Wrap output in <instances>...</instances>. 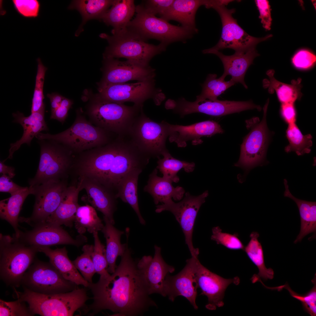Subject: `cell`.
Masks as SVG:
<instances>
[{
	"label": "cell",
	"mask_w": 316,
	"mask_h": 316,
	"mask_svg": "<svg viewBox=\"0 0 316 316\" xmlns=\"http://www.w3.org/2000/svg\"><path fill=\"white\" fill-rule=\"evenodd\" d=\"M126 242L125 251L114 272L100 276L95 283H90L88 288L93 301L83 310L85 315L93 316L108 310L114 316L142 315L150 307L157 306L149 296L131 257L128 240Z\"/></svg>",
	"instance_id": "cell-1"
},
{
	"label": "cell",
	"mask_w": 316,
	"mask_h": 316,
	"mask_svg": "<svg viewBox=\"0 0 316 316\" xmlns=\"http://www.w3.org/2000/svg\"><path fill=\"white\" fill-rule=\"evenodd\" d=\"M82 112L81 109L77 110L73 123L65 130L55 134L40 133L35 137L39 140L56 141L66 146L75 155L106 145L114 138L113 136L116 134L95 126L86 118Z\"/></svg>",
	"instance_id": "cell-2"
},
{
	"label": "cell",
	"mask_w": 316,
	"mask_h": 316,
	"mask_svg": "<svg viewBox=\"0 0 316 316\" xmlns=\"http://www.w3.org/2000/svg\"><path fill=\"white\" fill-rule=\"evenodd\" d=\"M23 288V292L14 288L15 296L28 304L34 315L73 316L77 310L84 306L89 298L86 289L83 288L54 294L40 293Z\"/></svg>",
	"instance_id": "cell-3"
},
{
	"label": "cell",
	"mask_w": 316,
	"mask_h": 316,
	"mask_svg": "<svg viewBox=\"0 0 316 316\" xmlns=\"http://www.w3.org/2000/svg\"><path fill=\"white\" fill-rule=\"evenodd\" d=\"M112 34V36L105 33L99 35L109 43L104 58H123L149 66L152 58L165 51L167 47L161 43L157 45L148 43L138 34L127 27Z\"/></svg>",
	"instance_id": "cell-4"
},
{
	"label": "cell",
	"mask_w": 316,
	"mask_h": 316,
	"mask_svg": "<svg viewBox=\"0 0 316 316\" xmlns=\"http://www.w3.org/2000/svg\"><path fill=\"white\" fill-rule=\"evenodd\" d=\"M36 248L26 245L14 235H0V275L13 288L21 285L23 276L34 261Z\"/></svg>",
	"instance_id": "cell-5"
},
{
	"label": "cell",
	"mask_w": 316,
	"mask_h": 316,
	"mask_svg": "<svg viewBox=\"0 0 316 316\" xmlns=\"http://www.w3.org/2000/svg\"><path fill=\"white\" fill-rule=\"evenodd\" d=\"M142 107L109 101L97 96L90 104L87 111L89 121L95 126L117 135H128Z\"/></svg>",
	"instance_id": "cell-6"
},
{
	"label": "cell",
	"mask_w": 316,
	"mask_h": 316,
	"mask_svg": "<svg viewBox=\"0 0 316 316\" xmlns=\"http://www.w3.org/2000/svg\"><path fill=\"white\" fill-rule=\"evenodd\" d=\"M39 140L40 162L35 176L28 180L30 186L39 185L49 181L67 180L71 174L75 154L56 141Z\"/></svg>",
	"instance_id": "cell-7"
},
{
	"label": "cell",
	"mask_w": 316,
	"mask_h": 316,
	"mask_svg": "<svg viewBox=\"0 0 316 316\" xmlns=\"http://www.w3.org/2000/svg\"><path fill=\"white\" fill-rule=\"evenodd\" d=\"M136 15L127 28L137 33L146 40L156 39L166 47L173 42H185L198 32L192 29L171 24L150 12L142 5L136 6Z\"/></svg>",
	"instance_id": "cell-8"
},
{
	"label": "cell",
	"mask_w": 316,
	"mask_h": 316,
	"mask_svg": "<svg viewBox=\"0 0 316 316\" xmlns=\"http://www.w3.org/2000/svg\"><path fill=\"white\" fill-rule=\"evenodd\" d=\"M205 6L206 8L215 10L219 14L222 23L221 37L216 45L209 48L211 49L219 51L230 48L234 50L235 52H246L272 36V35H269L257 38L250 35L233 17L235 9L227 8L226 6L223 5L222 0H207Z\"/></svg>",
	"instance_id": "cell-9"
},
{
	"label": "cell",
	"mask_w": 316,
	"mask_h": 316,
	"mask_svg": "<svg viewBox=\"0 0 316 316\" xmlns=\"http://www.w3.org/2000/svg\"><path fill=\"white\" fill-rule=\"evenodd\" d=\"M269 102L264 106L261 121L256 117L245 121L247 128L250 130L243 140L240 157L235 166L246 171L261 164L265 159L269 138L266 119Z\"/></svg>",
	"instance_id": "cell-10"
},
{
	"label": "cell",
	"mask_w": 316,
	"mask_h": 316,
	"mask_svg": "<svg viewBox=\"0 0 316 316\" xmlns=\"http://www.w3.org/2000/svg\"><path fill=\"white\" fill-rule=\"evenodd\" d=\"M23 288L46 294L66 293L78 288L75 283L65 279L49 262L36 260L23 278Z\"/></svg>",
	"instance_id": "cell-11"
},
{
	"label": "cell",
	"mask_w": 316,
	"mask_h": 316,
	"mask_svg": "<svg viewBox=\"0 0 316 316\" xmlns=\"http://www.w3.org/2000/svg\"><path fill=\"white\" fill-rule=\"evenodd\" d=\"M128 135L142 151L149 156L157 157L168 151L166 142L168 137L166 122H155L142 111L136 117Z\"/></svg>",
	"instance_id": "cell-12"
},
{
	"label": "cell",
	"mask_w": 316,
	"mask_h": 316,
	"mask_svg": "<svg viewBox=\"0 0 316 316\" xmlns=\"http://www.w3.org/2000/svg\"><path fill=\"white\" fill-rule=\"evenodd\" d=\"M67 181H51L32 186V195L35 197L32 214L29 217H19V222H25L33 227L44 223L65 197L69 186Z\"/></svg>",
	"instance_id": "cell-13"
},
{
	"label": "cell",
	"mask_w": 316,
	"mask_h": 316,
	"mask_svg": "<svg viewBox=\"0 0 316 316\" xmlns=\"http://www.w3.org/2000/svg\"><path fill=\"white\" fill-rule=\"evenodd\" d=\"M98 90V96L103 99L122 103L132 102L141 107L149 99L153 98L155 104L159 105L165 98L164 96H160L161 91L155 88L154 80L99 86Z\"/></svg>",
	"instance_id": "cell-14"
},
{
	"label": "cell",
	"mask_w": 316,
	"mask_h": 316,
	"mask_svg": "<svg viewBox=\"0 0 316 316\" xmlns=\"http://www.w3.org/2000/svg\"><path fill=\"white\" fill-rule=\"evenodd\" d=\"M208 194V191L206 190L200 195L194 196L188 192L180 202L175 203L171 199L165 203L156 206V212L168 211L174 215L182 228L186 243L191 255L199 251L198 248H195L193 245V233L198 212L202 205L205 202Z\"/></svg>",
	"instance_id": "cell-15"
},
{
	"label": "cell",
	"mask_w": 316,
	"mask_h": 316,
	"mask_svg": "<svg viewBox=\"0 0 316 316\" xmlns=\"http://www.w3.org/2000/svg\"><path fill=\"white\" fill-rule=\"evenodd\" d=\"M261 110L259 106L252 100L245 101L206 100L197 103L190 102L182 98L176 101L174 110L181 117L195 113H200L214 116H220L248 110Z\"/></svg>",
	"instance_id": "cell-16"
},
{
	"label": "cell",
	"mask_w": 316,
	"mask_h": 316,
	"mask_svg": "<svg viewBox=\"0 0 316 316\" xmlns=\"http://www.w3.org/2000/svg\"><path fill=\"white\" fill-rule=\"evenodd\" d=\"M153 257L145 255L136 263L137 269L148 294L158 293L165 296L164 286L167 275L175 271L167 264L161 255L160 247L155 245Z\"/></svg>",
	"instance_id": "cell-17"
},
{
	"label": "cell",
	"mask_w": 316,
	"mask_h": 316,
	"mask_svg": "<svg viewBox=\"0 0 316 316\" xmlns=\"http://www.w3.org/2000/svg\"><path fill=\"white\" fill-rule=\"evenodd\" d=\"M104 59L103 76L99 86L132 80H154L155 70L150 66H145L128 60L122 61L114 58Z\"/></svg>",
	"instance_id": "cell-18"
},
{
	"label": "cell",
	"mask_w": 316,
	"mask_h": 316,
	"mask_svg": "<svg viewBox=\"0 0 316 316\" xmlns=\"http://www.w3.org/2000/svg\"><path fill=\"white\" fill-rule=\"evenodd\" d=\"M34 227L30 231H21L18 238L26 245L36 248L61 244L79 246L86 241V237L82 234L73 238L61 226L44 223Z\"/></svg>",
	"instance_id": "cell-19"
},
{
	"label": "cell",
	"mask_w": 316,
	"mask_h": 316,
	"mask_svg": "<svg viewBox=\"0 0 316 316\" xmlns=\"http://www.w3.org/2000/svg\"><path fill=\"white\" fill-rule=\"evenodd\" d=\"M199 254L191 255L186 260V264L179 273L174 276L169 274L166 276L164 286L165 296L174 301L177 296L185 297L195 309L198 307L196 303L197 288L195 285V275Z\"/></svg>",
	"instance_id": "cell-20"
},
{
	"label": "cell",
	"mask_w": 316,
	"mask_h": 316,
	"mask_svg": "<svg viewBox=\"0 0 316 316\" xmlns=\"http://www.w3.org/2000/svg\"><path fill=\"white\" fill-rule=\"evenodd\" d=\"M195 285L201 291V295L206 296L208 300L206 305L209 310H215L222 306L224 293L228 286L233 283L238 284V277L226 279L212 272L203 266L198 260L195 275Z\"/></svg>",
	"instance_id": "cell-21"
},
{
	"label": "cell",
	"mask_w": 316,
	"mask_h": 316,
	"mask_svg": "<svg viewBox=\"0 0 316 316\" xmlns=\"http://www.w3.org/2000/svg\"><path fill=\"white\" fill-rule=\"evenodd\" d=\"M168 137L170 142H175L179 147H184L186 142L192 141L194 145L200 144L203 136L211 137L222 133L224 130L217 122L208 120L188 126L173 125L166 122Z\"/></svg>",
	"instance_id": "cell-22"
},
{
	"label": "cell",
	"mask_w": 316,
	"mask_h": 316,
	"mask_svg": "<svg viewBox=\"0 0 316 316\" xmlns=\"http://www.w3.org/2000/svg\"><path fill=\"white\" fill-rule=\"evenodd\" d=\"M255 48L246 52H235L233 55L229 56L209 48L204 50L202 52L204 54H214L220 58L224 68V72L219 77L220 78L224 80L227 75H230L231 80L236 83L241 84L245 89H247L244 80L245 75L249 67L253 63L254 59L259 56Z\"/></svg>",
	"instance_id": "cell-23"
},
{
	"label": "cell",
	"mask_w": 316,
	"mask_h": 316,
	"mask_svg": "<svg viewBox=\"0 0 316 316\" xmlns=\"http://www.w3.org/2000/svg\"><path fill=\"white\" fill-rule=\"evenodd\" d=\"M78 180L81 190H85L87 193L88 202L114 224L117 199L114 193L95 180L84 177Z\"/></svg>",
	"instance_id": "cell-24"
},
{
	"label": "cell",
	"mask_w": 316,
	"mask_h": 316,
	"mask_svg": "<svg viewBox=\"0 0 316 316\" xmlns=\"http://www.w3.org/2000/svg\"><path fill=\"white\" fill-rule=\"evenodd\" d=\"M45 109L31 113L28 116L19 111L12 114L14 118L13 122L21 125L23 133L22 137L15 142L10 144L9 154L4 160L12 159L15 152L18 150L23 144L26 143L30 145L31 141L34 137L42 131H48V128L44 120Z\"/></svg>",
	"instance_id": "cell-25"
},
{
	"label": "cell",
	"mask_w": 316,
	"mask_h": 316,
	"mask_svg": "<svg viewBox=\"0 0 316 316\" xmlns=\"http://www.w3.org/2000/svg\"><path fill=\"white\" fill-rule=\"evenodd\" d=\"M38 252L44 253L49 259V262L66 280L77 285L88 287L90 283L79 272L72 261L69 259L65 247L54 250L50 247L36 248Z\"/></svg>",
	"instance_id": "cell-26"
},
{
	"label": "cell",
	"mask_w": 316,
	"mask_h": 316,
	"mask_svg": "<svg viewBox=\"0 0 316 316\" xmlns=\"http://www.w3.org/2000/svg\"><path fill=\"white\" fill-rule=\"evenodd\" d=\"M81 190L80 185L78 182L69 186L65 197L44 223L57 226L64 225L71 227L75 213L80 206L78 200L79 192Z\"/></svg>",
	"instance_id": "cell-27"
},
{
	"label": "cell",
	"mask_w": 316,
	"mask_h": 316,
	"mask_svg": "<svg viewBox=\"0 0 316 316\" xmlns=\"http://www.w3.org/2000/svg\"><path fill=\"white\" fill-rule=\"evenodd\" d=\"M158 170L155 168L150 174L147 184L144 188V191L152 197L155 204L159 202L164 204L172 198L175 200L182 199L185 190L182 187H174L172 182L163 177L157 175Z\"/></svg>",
	"instance_id": "cell-28"
},
{
	"label": "cell",
	"mask_w": 316,
	"mask_h": 316,
	"mask_svg": "<svg viewBox=\"0 0 316 316\" xmlns=\"http://www.w3.org/2000/svg\"><path fill=\"white\" fill-rule=\"evenodd\" d=\"M204 3L205 0H174L170 8L160 18L167 21L175 20L187 28L196 29V14Z\"/></svg>",
	"instance_id": "cell-29"
},
{
	"label": "cell",
	"mask_w": 316,
	"mask_h": 316,
	"mask_svg": "<svg viewBox=\"0 0 316 316\" xmlns=\"http://www.w3.org/2000/svg\"><path fill=\"white\" fill-rule=\"evenodd\" d=\"M32 194V186L24 187L10 197L0 201V218L12 226L15 231L14 235L17 238L21 231L18 228L19 214L25 199L29 195Z\"/></svg>",
	"instance_id": "cell-30"
},
{
	"label": "cell",
	"mask_w": 316,
	"mask_h": 316,
	"mask_svg": "<svg viewBox=\"0 0 316 316\" xmlns=\"http://www.w3.org/2000/svg\"><path fill=\"white\" fill-rule=\"evenodd\" d=\"M103 219L105 225L101 231L106 240V255L108 265V272L112 274L116 267V262L117 257L122 256L125 251L127 242L123 244L121 243V237L124 234V231L116 228L106 217L104 216Z\"/></svg>",
	"instance_id": "cell-31"
},
{
	"label": "cell",
	"mask_w": 316,
	"mask_h": 316,
	"mask_svg": "<svg viewBox=\"0 0 316 316\" xmlns=\"http://www.w3.org/2000/svg\"><path fill=\"white\" fill-rule=\"evenodd\" d=\"M133 0H115L111 8L102 16L100 19L113 28L111 32L126 28L135 11Z\"/></svg>",
	"instance_id": "cell-32"
},
{
	"label": "cell",
	"mask_w": 316,
	"mask_h": 316,
	"mask_svg": "<svg viewBox=\"0 0 316 316\" xmlns=\"http://www.w3.org/2000/svg\"><path fill=\"white\" fill-rule=\"evenodd\" d=\"M285 190L284 196L290 198L296 203L298 207L300 218V233L294 242L296 244L300 242L308 234L316 231V202H309L298 199L291 193L287 181L284 179Z\"/></svg>",
	"instance_id": "cell-33"
},
{
	"label": "cell",
	"mask_w": 316,
	"mask_h": 316,
	"mask_svg": "<svg viewBox=\"0 0 316 316\" xmlns=\"http://www.w3.org/2000/svg\"><path fill=\"white\" fill-rule=\"evenodd\" d=\"M142 171L137 169L128 173L120 182L115 196L116 199L119 198L129 204L136 214L140 224L145 225L146 222L140 212L138 196V177Z\"/></svg>",
	"instance_id": "cell-34"
},
{
	"label": "cell",
	"mask_w": 316,
	"mask_h": 316,
	"mask_svg": "<svg viewBox=\"0 0 316 316\" xmlns=\"http://www.w3.org/2000/svg\"><path fill=\"white\" fill-rule=\"evenodd\" d=\"M259 234L257 232H252L250 235V240L243 250L252 262L257 267L259 272L254 275L252 281L254 283L260 280L266 281L274 278V273L272 269L267 268L265 265L264 252L260 243L258 240Z\"/></svg>",
	"instance_id": "cell-35"
},
{
	"label": "cell",
	"mask_w": 316,
	"mask_h": 316,
	"mask_svg": "<svg viewBox=\"0 0 316 316\" xmlns=\"http://www.w3.org/2000/svg\"><path fill=\"white\" fill-rule=\"evenodd\" d=\"M115 0H78L73 1L68 7L70 9H76L80 13L82 22L75 34L78 36L83 30V25L92 19H100L102 15L112 6Z\"/></svg>",
	"instance_id": "cell-36"
},
{
	"label": "cell",
	"mask_w": 316,
	"mask_h": 316,
	"mask_svg": "<svg viewBox=\"0 0 316 316\" xmlns=\"http://www.w3.org/2000/svg\"><path fill=\"white\" fill-rule=\"evenodd\" d=\"M75 229L80 234L86 231L93 233L101 231L104 226L95 209L88 205L80 206L74 221Z\"/></svg>",
	"instance_id": "cell-37"
},
{
	"label": "cell",
	"mask_w": 316,
	"mask_h": 316,
	"mask_svg": "<svg viewBox=\"0 0 316 316\" xmlns=\"http://www.w3.org/2000/svg\"><path fill=\"white\" fill-rule=\"evenodd\" d=\"M162 159L158 158L156 169L163 174V177L172 182H178L179 178L177 175L178 172L183 169L187 172L193 171L195 169V164L193 162H188L182 161L174 158L168 151L164 153Z\"/></svg>",
	"instance_id": "cell-38"
},
{
	"label": "cell",
	"mask_w": 316,
	"mask_h": 316,
	"mask_svg": "<svg viewBox=\"0 0 316 316\" xmlns=\"http://www.w3.org/2000/svg\"><path fill=\"white\" fill-rule=\"evenodd\" d=\"M217 76L215 74L208 75L206 80L202 85L201 92L197 96L195 102L199 103L207 99L212 101L217 100L219 96L236 84L231 79L225 81L219 78H217Z\"/></svg>",
	"instance_id": "cell-39"
},
{
	"label": "cell",
	"mask_w": 316,
	"mask_h": 316,
	"mask_svg": "<svg viewBox=\"0 0 316 316\" xmlns=\"http://www.w3.org/2000/svg\"><path fill=\"white\" fill-rule=\"evenodd\" d=\"M286 136L289 143L285 148L286 152H294L299 156L310 152L312 136L310 134L303 135L295 123L288 125Z\"/></svg>",
	"instance_id": "cell-40"
},
{
	"label": "cell",
	"mask_w": 316,
	"mask_h": 316,
	"mask_svg": "<svg viewBox=\"0 0 316 316\" xmlns=\"http://www.w3.org/2000/svg\"><path fill=\"white\" fill-rule=\"evenodd\" d=\"M274 71L269 70L267 74L269 77L271 87L274 89L278 98L282 104L294 103L300 98L301 85L299 84L289 85L279 82L274 77Z\"/></svg>",
	"instance_id": "cell-41"
},
{
	"label": "cell",
	"mask_w": 316,
	"mask_h": 316,
	"mask_svg": "<svg viewBox=\"0 0 316 316\" xmlns=\"http://www.w3.org/2000/svg\"><path fill=\"white\" fill-rule=\"evenodd\" d=\"M316 274L314 278L312 280L314 286L312 288L306 293L303 294H298L292 290L287 283L285 285L278 287H271V289L276 290L279 291L283 288L287 289L291 296L300 301L302 305L304 310L311 316L316 315Z\"/></svg>",
	"instance_id": "cell-42"
},
{
	"label": "cell",
	"mask_w": 316,
	"mask_h": 316,
	"mask_svg": "<svg viewBox=\"0 0 316 316\" xmlns=\"http://www.w3.org/2000/svg\"><path fill=\"white\" fill-rule=\"evenodd\" d=\"M93 249L94 245H84L82 248L83 253L72 261L84 279L90 283H92V278L96 273L92 257Z\"/></svg>",
	"instance_id": "cell-43"
},
{
	"label": "cell",
	"mask_w": 316,
	"mask_h": 316,
	"mask_svg": "<svg viewBox=\"0 0 316 316\" xmlns=\"http://www.w3.org/2000/svg\"><path fill=\"white\" fill-rule=\"evenodd\" d=\"M37 62V74L31 108V113L45 109V105L43 102L44 98L43 94V87L45 73L47 69L42 63L40 58Z\"/></svg>",
	"instance_id": "cell-44"
},
{
	"label": "cell",
	"mask_w": 316,
	"mask_h": 316,
	"mask_svg": "<svg viewBox=\"0 0 316 316\" xmlns=\"http://www.w3.org/2000/svg\"><path fill=\"white\" fill-rule=\"evenodd\" d=\"M98 232L93 233L94 245L92 254V259L96 273L100 276H108L110 274L108 270V265L106 257V248L99 239Z\"/></svg>",
	"instance_id": "cell-45"
},
{
	"label": "cell",
	"mask_w": 316,
	"mask_h": 316,
	"mask_svg": "<svg viewBox=\"0 0 316 316\" xmlns=\"http://www.w3.org/2000/svg\"><path fill=\"white\" fill-rule=\"evenodd\" d=\"M211 239L218 244L221 245L232 250H243L245 246L238 238L237 233L231 234L222 232L218 226L214 227L212 229Z\"/></svg>",
	"instance_id": "cell-46"
},
{
	"label": "cell",
	"mask_w": 316,
	"mask_h": 316,
	"mask_svg": "<svg viewBox=\"0 0 316 316\" xmlns=\"http://www.w3.org/2000/svg\"><path fill=\"white\" fill-rule=\"evenodd\" d=\"M25 302L17 300L7 302L0 299V316H30L34 315Z\"/></svg>",
	"instance_id": "cell-47"
},
{
	"label": "cell",
	"mask_w": 316,
	"mask_h": 316,
	"mask_svg": "<svg viewBox=\"0 0 316 316\" xmlns=\"http://www.w3.org/2000/svg\"><path fill=\"white\" fill-rule=\"evenodd\" d=\"M13 7L17 13L23 17L32 18L39 15L40 4L37 0H12Z\"/></svg>",
	"instance_id": "cell-48"
},
{
	"label": "cell",
	"mask_w": 316,
	"mask_h": 316,
	"mask_svg": "<svg viewBox=\"0 0 316 316\" xmlns=\"http://www.w3.org/2000/svg\"><path fill=\"white\" fill-rule=\"evenodd\" d=\"M316 56L310 51L301 49L297 52L292 59V63L296 68L307 69L312 67L316 62Z\"/></svg>",
	"instance_id": "cell-49"
},
{
	"label": "cell",
	"mask_w": 316,
	"mask_h": 316,
	"mask_svg": "<svg viewBox=\"0 0 316 316\" xmlns=\"http://www.w3.org/2000/svg\"><path fill=\"white\" fill-rule=\"evenodd\" d=\"M255 2L260 13L259 18L263 27L266 30L271 29L272 19L271 9L269 2L267 0H256Z\"/></svg>",
	"instance_id": "cell-50"
},
{
	"label": "cell",
	"mask_w": 316,
	"mask_h": 316,
	"mask_svg": "<svg viewBox=\"0 0 316 316\" xmlns=\"http://www.w3.org/2000/svg\"><path fill=\"white\" fill-rule=\"evenodd\" d=\"M174 0H149L146 1L145 8L152 14L161 17L170 8Z\"/></svg>",
	"instance_id": "cell-51"
},
{
	"label": "cell",
	"mask_w": 316,
	"mask_h": 316,
	"mask_svg": "<svg viewBox=\"0 0 316 316\" xmlns=\"http://www.w3.org/2000/svg\"><path fill=\"white\" fill-rule=\"evenodd\" d=\"M73 104L72 100L64 98L60 106L54 111H51V119H56L63 124L68 115V112Z\"/></svg>",
	"instance_id": "cell-52"
},
{
	"label": "cell",
	"mask_w": 316,
	"mask_h": 316,
	"mask_svg": "<svg viewBox=\"0 0 316 316\" xmlns=\"http://www.w3.org/2000/svg\"><path fill=\"white\" fill-rule=\"evenodd\" d=\"M24 188L16 184L7 175L2 174L0 177L1 192L9 193L12 195Z\"/></svg>",
	"instance_id": "cell-53"
},
{
	"label": "cell",
	"mask_w": 316,
	"mask_h": 316,
	"mask_svg": "<svg viewBox=\"0 0 316 316\" xmlns=\"http://www.w3.org/2000/svg\"><path fill=\"white\" fill-rule=\"evenodd\" d=\"M281 112L283 118L288 125L295 123L296 113L293 103L282 104Z\"/></svg>",
	"instance_id": "cell-54"
},
{
	"label": "cell",
	"mask_w": 316,
	"mask_h": 316,
	"mask_svg": "<svg viewBox=\"0 0 316 316\" xmlns=\"http://www.w3.org/2000/svg\"><path fill=\"white\" fill-rule=\"evenodd\" d=\"M47 96L49 98L50 100L51 111H54L60 106L62 101L64 97L56 92L47 94Z\"/></svg>",
	"instance_id": "cell-55"
},
{
	"label": "cell",
	"mask_w": 316,
	"mask_h": 316,
	"mask_svg": "<svg viewBox=\"0 0 316 316\" xmlns=\"http://www.w3.org/2000/svg\"><path fill=\"white\" fill-rule=\"evenodd\" d=\"M3 161L0 162V173L2 174H6L8 176L11 178H13L16 175L15 168L12 166L5 165Z\"/></svg>",
	"instance_id": "cell-56"
}]
</instances>
